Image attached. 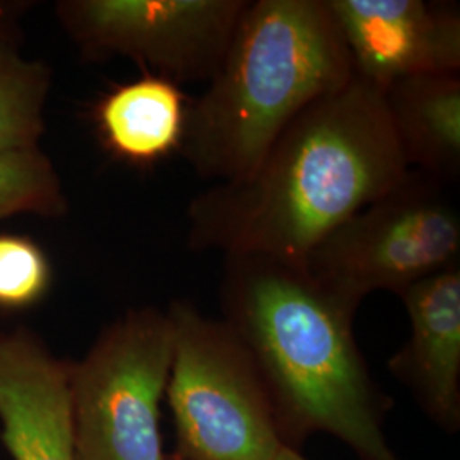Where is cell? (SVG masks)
Returning a JSON list of instances; mask_svg holds the SVG:
<instances>
[{
	"instance_id": "cell-1",
	"label": "cell",
	"mask_w": 460,
	"mask_h": 460,
	"mask_svg": "<svg viewBox=\"0 0 460 460\" xmlns=\"http://www.w3.org/2000/svg\"><path fill=\"white\" fill-rule=\"evenodd\" d=\"M408 172L384 94L353 75L296 116L247 176L190 201L188 246L305 264L326 235Z\"/></svg>"
},
{
	"instance_id": "cell-2",
	"label": "cell",
	"mask_w": 460,
	"mask_h": 460,
	"mask_svg": "<svg viewBox=\"0 0 460 460\" xmlns=\"http://www.w3.org/2000/svg\"><path fill=\"white\" fill-rule=\"evenodd\" d=\"M360 304L314 279L305 264L226 256L222 321L252 358L287 448L298 452L314 433H329L358 460H399L384 433L393 401L353 334Z\"/></svg>"
},
{
	"instance_id": "cell-3",
	"label": "cell",
	"mask_w": 460,
	"mask_h": 460,
	"mask_svg": "<svg viewBox=\"0 0 460 460\" xmlns=\"http://www.w3.org/2000/svg\"><path fill=\"white\" fill-rule=\"evenodd\" d=\"M353 75L326 0H249L222 64L191 101L180 154L203 180H241L296 116Z\"/></svg>"
},
{
	"instance_id": "cell-4",
	"label": "cell",
	"mask_w": 460,
	"mask_h": 460,
	"mask_svg": "<svg viewBox=\"0 0 460 460\" xmlns=\"http://www.w3.org/2000/svg\"><path fill=\"white\" fill-rule=\"evenodd\" d=\"M167 313L174 353L165 394L176 460H275L287 448L252 358L234 331L186 300Z\"/></svg>"
},
{
	"instance_id": "cell-5",
	"label": "cell",
	"mask_w": 460,
	"mask_h": 460,
	"mask_svg": "<svg viewBox=\"0 0 460 460\" xmlns=\"http://www.w3.org/2000/svg\"><path fill=\"white\" fill-rule=\"evenodd\" d=\"M174 353L171 315L132 309L70 362L75 460L165 459L161 401Z\"/></svg>"
},
{
	"instance_id": "cell-6",
	"label": "cell",
	"mask_w": 460,
	"mask_h": 460,
	"mask_svg": "<svg viewBox=\"0 0 460 460\" xmlns=\"http://www.w3.org/2000/svg\"><path fill=\"white\" fill-rule=\"evenodd\" d=\"M460 214L444 182L411 171L391 191L351 215L309 254L305 268L358 302L399 296L459 264Z\"/></svg>"
},
{
	"instance_id": "cell-7",
	"label": "cell",
	"mask_w": 460,
	"mask_h": 460,
	"mask_svg": "<svg viewBox=\"0 0 460 460\" xmlns=\"http://www.w3.org/2000/svg\"><path fill=\"white\" fill-rule=\"evenodd\" d=\"M249 0H64L55 11L85 60L130 58L172 83H208Z\"/></svg>"
},
{
	"instance_id": "cell-8",
	"label": "cell",
	"mask_w": 460,
	"mask_h": 460,
	"mask_svg": "<svg viewBox=\"0 0 460 460\" xmlns=\"http://www.w3.org/2000/svg\"><path fill=\"white\" fill-rule=\"evenodd\" d=\"M353 74L382 94L402 79L460 74V13L450 2L326 0Z\"/></svg>"
},
{
	"instance_id": "cell-9",
	"label": "cell",
	"mask_w": 460,
	"mask_h": 460,
	"mask_svg": "<svg viewBox=\"0 0 460 460\" xmlns=\"http://www.w3.org/2000/svg\"><path fill=\"white\" fill-rule=\"evenodd\" d=\"M0 423L14 460H75L70 362L28 329L0 332Z\"/></svg>"
},
{
	"instance_id": "cell-10",
	"label": "cell",
	"mask_w": 460,
	"mask_h": 460,
	"mask_svg": "<svg viewBox=\"0 0 460 460\" xmlns=\"http://www.w3.org/2000/svg\"><path fill=\"white\" fill-rule=\"evenodd\" d=\"M410 338L389 358V372L445 433L460 429V264L399 294Z\"/></svg>"
},
{
	"instance_id": "cell-11",
	"label": "cell",
	"mask_w": 460,
	"mask_h": 460,
	"mask_svg": "<svg viewBox=\"0 0 460 460\" xmlns=\"http://www.w3.org/2000/svg\"><path fill=\"white\" fill-rule=\"evenodd\" d=\"M191 99L180 84L146 74L99 98L93 119L104 148L137 167L181 152Z\"/></svg>"
},
{
	"instance_id": "cell-12",
	"label": "cell",
	"mask_w": 460,
	"mask_h": 460,
	"mask_svg": "<svg viewBox=\"0 0 460 460\" xmlns=\"http://www.w3.org/2000/svg\"><path fill=\"white\" fill-rule=\"evenodd\" d=\"M384 99L406 165L445 186L459 181L460 74L408 77Z\"/></svg>"
},
{
	"instance_id": "cell-13",
	"label": "cell",
	"mask_w": 460,
	"mask_h": 460,
	"mask_svg": "<svg viewBox=\"0 0 460 460\" xmlns=\"http://www.w3.org/2000/svg\"><path fill=\"white\" fill-rule=\"evenodd\" d=\"M17 33H0V154L40 148L51 68L22 57Z\"/></svg>"
},
{
	"instance_id": "cell-14",
	"label": "cell",
	"mask_w": 460,
	"mask_h": 460,
	"mask_svg": "<svg viewBox=\"0 0 460 460\" xmlns=\"http://www.w3.org/2000/svg\"><path fill=\"white\" fill-rule=\"evenodd\" d=\"M66 210L60 176L40 148L0 154V220L21 214L60 217Z\"/></svg>"
},
{
	"instance_id": "cell-15",
	"label": "cell",
	"mask_w": 460,
	"mask_h": 460,
	"mask_svg": "<svg viewBox=\"0 0 460 460\" xmlns=\"http://www.w3.org/2000/svg\"><path fill=\"white\" fill-rule=\"evenodd\" d=\"M51 264L33 239L0 234V309L22 311L47 296Z\"/></svg>"
},
{
	"instance_id": "cell-16",
	"label": "cell",
	"mask_w": 460,
	"mask_h": 460,
	"mask_svg": "<svg viewBox=\"0 0 460 460\" xmlns=\"http://www.w3.org/2000/svg\"><path fill=\"white\" fill-rule=\"evenodd\" d=\"M26 5L24 2H0V33H16L17 16Z\"/></svg>"
},
{
	"instance_id": "cell-17",
	"label": "cell",
	"mask_w": 460,
	"mask_h": 460,
	"mask_svg": "<svg viewBox=\"0 0 460 460\" xmlns=\"http://www.w3.org/2000/svg\"><path fill=\"white\" fill-rule=\"evenodd\" d=\"M275 460H307L305 457H302L296 450L292 448H283L279 454V457Z\"/></svg>"
},
{
	"instance_id": "cell-18",
	"label": "cell",
	"mask_w": 460,
	"mask_h": 460,
	"mask_svg": "<svg viewBox=\"0 0 460 460\" xmlns=\"http://www.w3.org/2000/svg\"><path fill=\"white\" fill-rule=\"evenodd\" d=\"M169 460H176V459H169Z\"/></svg>"
}]
</instances>
